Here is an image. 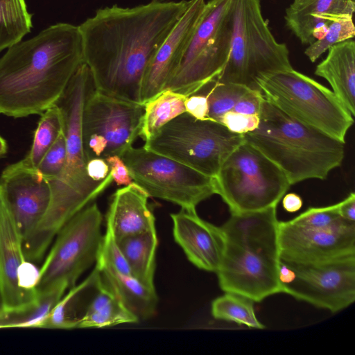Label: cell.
I'll return each mask as SVG.
<instances>
[{
  "instance_id": "cell-1",
  "label": "cell",
  "mask_w": 355,
  "mask_h": 355,
  "mask_svg": "<svg viewBox=\"0 0 355 355\" xmlns=\"http://www.w3.org/2000/svg\"><path fill=\"white\" fill-rule=\"evenodd\" d=\"M191 2L153 0L132 8L113 5L98 9L78 26L84 62L92 72L95 89L141 103L146 70Z\"/></svg>"
},
{
  "instance_id": "cell-2",
  "label": "cell",
  "mask_w": 355,
  "mask_h": 355,
  "mask_svg": "<svg viewBox=\"0 0 355 355\" xmlns=\"http://www.w3.org/2000/svg\"><path fill=\"white\" fill-rule=\"evenodd\" d=\"M84 62L78 26L58 23L8 48L0 58V114H42L55 105Z\"/></svg>"
},
{
  "instance_id": "cell-3",
  "label": "cell",
  "mask_w": 355,
  "mask_h": 355,
  "mask_svg": "<svg viewBox=\"0 0 355 355\" xmlns=\"http://www.w3.org/2000/svg\"><path fill=\"white\" fill-rule=\"evenodd\" d=\"M94 88L92 72L83 62L55 103L63 116L66 162L60 177L49 182L51 198L46 213L33 234L22 243L24 257L28 261H40L60 229L113 181L111 173L105 180L96 182L87 173L82 114L87 97Z\"/></svg>"
},
{
  "instance_id": "cell-4",
  "label": "cell",
  "mask_w": 355,
  "mask_h": 355,
  "mask_svg": "<svg viewBox=\"0 0 355 355\" xmlns=\"http://www.w3.org/2000/svg\"><path fill=\"white\" fill-rule=\"evenodd\" d=\"M276 208L231 214L221 226L225 246L216 274L225 293H238L254 302L282 293Z\"/></svg>"
},
{
  "instance_id": "cell-5",
  "label": "cell",
  "mask_w": 355,
  "mask_h": 355,
  "mask_svg": "<svg viewBox=\"0 0 355 355\" xmlns=\"http://www.w3.org/2000/svg\"><path fill=\"white\" fill-rule=\"evenodd\" d=\"M258 127L243 134L286 175L291 185L309 179L324 180L339 167L345 143L302 123L263 99Z\"/></svg>"
},
{
  "instance_id": "cell-6",
  "label": "cell",
  "mask_w": 355,
  "mask_h": 355,
  "mask_svg": "<svg viewBox=\"0 0 355 355\" xmlns=\"http://www.w3.org/2000/svg\"><path fill=\"white\" fill-rule=\"evenodd\" d=\"M232 16L230 55L217 81L259 89L261 76L293 68L286 45L275 40L263 17L261 0H232Z\"/></svg>"
},
{
  "instance_id": "cell-7",
  "label": "cell",
  "mask_w": 355,
  "mask_h": 355,
  "mask_svg": "<svg viewBox=\"0 0 355 355\" xmlns=\"http://www.w3.org/2000/svg\"><path fill=\"white\" fill-rule=\"evenodd\" d=\"M257 85L286 114L345 143L354 116L329 89L293 68L261 76Z\"/></svg>"
},
{
  "instance_id": "cell-8",
  "label": "cell",
  "mask_w": 355,
  "mask_h": 355,
  "mask_svg": "<svg viewBox=\"0 0 355 355\" xmlns=\"http://www.w3.org/2000/svg\"><path fill=\"white\" fill-rule=\"evenodd\" d=\"M214 180L216 194L231 214L277 207L291 186L275 163L245 141L225 160Z\"/></svg>"
},
{
  "instance_id": "cell-9",
  "label": "cell",
  "mask_w": 355,
  "mask_h": 355,
  "mask_svg": "<svg viewBox=\"0 0 355 355\" xmlns=\"http://www.w3.org/2000/svg\"><path fill=\"white\" fill-rule=\"evenodd\" d=\"M243 141V135L220 123L209 118L197 119L185 112L162 126L144 147L214 178Z\"/></svg>"
},
{
  "instance_id": "cell-10",
  "label": "cell",
  "mask_w": 355,
  "mask_h": 355,
  "mask_svg": "<svg viewBox=\"0 0 355 355\" xmlns=\"http://www.w3.org/2000/svg\"><path fill=\"white\" fill-rule=\"evenodd\" d=\"M232 0H209L165 89L190 96L223 70L230 52Z\"/></svg>"
},
{
  "instance_id": "cell-11",
  "label": "cell",
  "mask_w": 355,
  "mask_h": 355,
  "mask_svg": "<svg viewBox=\"0 0 355 355\" xmlns=\"http://www.w3.org/2000/svg\"><path fill=\"white\" fill-rule=\"evenodd\" d=\"M102 214L90 203L75 214L58 232L40 268L38 293L58 287L71 288L79 277L96 263L103 235Z\"/></svg>"
},
{
  "instance_id": "cell-12",
  "label": "cell",
  "mask_w": 355,
  "mask_h": 355,
  "mask_svg": "<svg viewBox=\"0 0 355 355\" xmlns=\"http://www.w3.org/2000/svg\"><path fill=\"white\" fill-rule=\"evenodd\" d=\"M121 157L133 182L148 196L196 209L199 203L216 194L214 178L144 146H132Z\"/></svg>"
},
{
  "instance_id": "cell-13",
  "label": "cell",
  "mask_w": 355,
  "mask_h": 355,
  "mask_svg": "<svg viewBox=\"0 0 355 355\" xmlns=\"http://www.w3.org/2000/svg\"><path fill=\"white\" fill-rule=\"evenodd\" d=\"M144 104L127 101L95 88L85 102L82 138L87 161L122 155L139 137Z\"/></svg>"
},
{
  "instance_id": "cell-14",
  "label": "cell",
  "mask_w": 355,
  "mask_h": 355,
  "mask_svg": "<svg viewBox=\"0 0 355 355\" xmlns=\"http://www.w3.org/2000/svg\"><path fill=\"white\" fill-rule=\"evenodd\" d=\"M279 279L282 293L338 313L355 301V254L312 263L281 258Z\"/></svg>"
},
{
  "instance_id": "cell-15",
  "label": "cell",
  "mask_w": 355,
  "mask_h": 355,
  "mask_svg": "<svg viewBox=\"0 0 355 355\" xmlns=\"http://www.w3.org/2000/svg\"><path fill=\"white\" fill-rule=\"evenodd\" d=\"M0 196L15 221L22 243L35 232L50 205L49 182L21 160L8 165L0 176Z\"/></svg>"
},
{
  "instance_id": "cell-16",
  "label": "cell",
  "mask_w": 355,
  "mask_h": 355,
  "mask_svg": "<svg viewBox=\"0 0 355 355\" xmlns=\"http://www.w3.org/2000/svg\"><path fill=\"white\" fill-rule=\"evenodd\" d=\"M279 243L281 258L298 263H320L355 254V222L302 229L279 221Z\"/></svg>"
},
{
  "instance_id": "cell-17",
  "label": "cell",
  "mask_w": 355,
  "mask_h": 355,
  "mask_svg": "<svg viewBox=\"0 0 355 355\" xmlns=\"http://www.w3.org/2000/svg\"><path fill=\"white\" fill-rule=\"evenodd\" d=\"M205 3V0H192L189 8L159 48L142 82L141 103L165 89L202 18Z\"/></svg>"
},
{
  "instance_id": "cell-18",
  "label": "cell",
  "mask_w": 355,
  "mask_h": 355,
  "mask_svg": "<svg viewBox=\"0 0 355 355\" xmlns=\"http://www.w3.org/2000/svg\"><path fill=\"white\" fill-rule=\"evenodd\" d=\"M171 217L174 239L187 259L199 269L216 273L225 246L221 227L201 218L196 209L182 208Z\"/></svg>"
},
{
  "instance_id": "cell-19",
  "label": "cell",
  "mask_w": 355,
  "mask_h": 355,
  "mask_svg": "<svg viewBox=\"0 0 355 355\" xmlns=\"http://www.w3.org/2000/svg\"><path fill=\"white\" fill-rule=\"evenodd\" d=\"M25 261L22 239L8 206L0 196V307L21 308L35 302L36 290L25 291L18 286L17 271Z\"/></svg>"
},
{
  "instance_id": "cell-20",
  "label": "cell",
  "mask_w": 355,
  "mask_h": 355,
  "mask_svg": "<svg viewBox=\"0 0 355 355\" xmlns=\"http://www.w3.org/2000/svg\"><path fill=\"white\" fill-rule=\"evenodd\" d=\"M354 0H293L286 9L287 27L302 44L324 37L328 24L337 15H352Z\"/></svg>"
},
{
  "instance_id": "cell-21",
  "label": "cell",
  "mask_w": 355,
  "mask_h": 355,
  "mask_svg": "<svg viewBox=\"0 0 355 355\" xmlns=\"http://www.w3.org/2000/svg\"><path fill=\"white\" fill-rule=\"evenodd\" d=\"M148 195L134 182L112 195L106 215V229L116 241L155 230V217L148 207Z\"/></svg>"
},
{
  "instance_id": "cell-22",
  "label": "cell",
  "mask_w": 355,
  "mask_h": 355,
  "mask_svg": "<svg viewBox=\"0 0 355 355\" xmlns=\"http://www.w3.org/2000/svg\"><path fill=\"white\" fill-rule=\"evenodd\" d=\"M315 74L324 78L345 108L355 115V42L349 39L328 49Z\"/></svg>"
},
{
  "instance_id": "cell-23",
  "label": "cell",
  "mask_w": 355,
  "mask_h": 355,
  "mask_svg": "<svg viewBox=\"0 0 355 355\" xmlns=\"http://www.w3.org/2000/svg\"><path fill=\"white\" fill-rule=\"evenodd\" d=\"M103 284L100 270L95 266L92 272L78 285L59 300L43 322L41 328L72 329L78 325Z\"/></svg>"
},
{
  "instance_id": "cell-24",
  "label": "cell",
  "mask_w": 355,
  "mask_h": 355,
  "mask_svg": "<svg viewBox=\"0 0 355 355\" xmlns=\"http://www.w3.org/2000/svg\"><path fill=\"white\" fill-rule=\"evenodd\" d=\"M99 270L104 282L139 320L148 319L155 315L158 303L155 286L144 284L132 275L105 269Z\"/></svg>"
},
{
  "instance_id": "cell-25",
  "label": "cell",
  "mask_w": 355,
  "mask_h": 355,
  "mask_svg": "<svg viewBox=\"0 0 355 355\" xmlns=\"http://www.w3.org/2000/svg\"><path fill=\"white\" fill-rule=\"evenodd\" d=\"M133 277L144 284L154 286L156 231L130 235L116 241Z\"/></svg>"
},
{
  "instance_id": "cell-26",
  "label": "cell",
  "mask_w": 355,
  "mask_h": 355,
  "mask_svg": "<svg viewBox=\"0 0 355 355\" xmlns=\"http://www.w3.org/2000/svg\"><path fill=\"white\" fill-rule=\"evenodd\" d=\"M139 321L103 279V284L92 300L78 328H103Z\"/></svg>"
},
{
  "instance_id": "cell-27",
  "label": "cell",
  "mask_w": 355,
  "mask_h": 355,
  "mask_svg": "<svg viewBox=\"0 0 355 355\" xmlns=\"http://www.w3.org/2000/svg\"><path fill=\"white\" fill-rule=\"evenodd\" d=\"M187 96L166 89L146 101L139 137L144 141L168 122L186 112Z\"/></svg>"
},
{
  "instance_id": "cell-28",
  "label": "cell",
  "mask_w": 355,
  "mask_h": 355,
  "mask_svg": "<svg viewBox=\"0 0 355 355\" xmlns=\"http://www.w3.org/2000/svg\"><path fill=\"white\" fill-rule=\"evenodd\" d=\"M67 288L58 287L45 293H38L37 300L25 306L0 309V329L12 327H39L51 310L63 296Z\"/></svg>"
},
{
  "instance_id": "cell-29",
  "label": "cell",
  "mask_w": 355,
  "mask_h": 355,
  "mask_svg": "<svg viewBox=\"0 0 355 355\" xmlns=\"http://www.w3.org/2000/svg\"><path fill=\"white\" fill-rule=\"evenodd\" d=\"M31 19L25 0H0V52L30 33Z\"/></svg>"
},
{
  "instance_id": "cell-30",
  "label": "cell",
  "mask_w": 355,
  "mask_h": 355,
  "mask_svg": "<svg viewBox=\"0 0 355 355\" xmlns=\"http://www.w3.org/2000/svg\"><path fill=\"white\" fill-rule=\"evenodd\" d=\"M63 128L64 120L60 109L56 105L49 107L41 114L31 148L21 161L29 167L36 168L63 132Z\"/></svg>"
},
{
  "instance_id": "cell-31",
  "label": "cell",
  "mask_w": 355,
  "mask_h": 355,
  "mask_svg": "<svg viewBox=\"0 0 355 355\" xmlns=\"http://www.w3.org/2000/svg\"><path fill=\"white\" fill-rule=\"evenodd\" d=\"M254 303L244 295L225 293L212 301L211 313L216 320L232 322L256 329H264L265 326L255 314Z\"/></svg>"
},
{
  "instance_id": "cell-32",
  "label": "cell",
  "mask_w": 355,
  "mask_h": 355,
  "mask_svg": "<svg viewBox=\"0 0 355 355\" xmlns=\"http://www.w3.org/2000/svg\"><path fill=\"white\" fill-rule=\"evenodd\" d=\"M248 89L243 85L220 83L214 79L196 93H201L207 96L208 118L218 122L225 113L233 110L236 102Z\"/></svg>"
},
{
  "instance_id": "cell-33",
  "label": "cell",
  "mask_w": 355,
  "mask_h": 355,
  "mask_svg": "<svg viewBox=\"0 0 355 355\" xmlns=\"http://www.w3.org/2000/svg\"><path fill=\"white\" fill-rule=\"evenodd\" d=\"M352 16L340 15L330 21L324 37L309 45L304 51L311 62H315L330 46L354 38L355 27Z\"/></svg>"
},
{
  "instance_id": "cell-34",
  "label": "cell",
  "mask_w": 355,
  "mask_h": 355,
  "mask_svg": "<svg viewBox=\"0 0 355 355\" xmlns=\"http://www.w3.org/2000/svg\"><path fill=\"white\" fill-rule=\"evenodd\" d=\"M345 220H347L343 218L338 213L337 202L325 207H310L287 222L295 227L313 229L333 227Z\"/></svg>"
},
{
  "instance_id": "cell-35",
  "label": "cell",
  "mask_w": 355,
  "mask_h": 355,
  "mask_svg": "<svg viewBox=\"0 0 355 355\" xmlns=\"http://www.w3.org/2000/svg\"><path fill=\"white\" fill-rule=\"evenodd\" d=\"M95 266L99 270L105 269L124 275H132L114 237L107 229L103 236Z\"/></svg>"
},
{
  "instance_id": "cell-36",
  "label": "cell",
  "mask_w": 355,
  "mask_h": 355,
  "mask_svg": "<svg viewBox=\"0 0 355 355\" xmlns=\"http://www.w3.org/2000/svg\"><path fill=\"white\" fill-rule=\"evenodd\" d=\"M66 156V139L63 131L42 157L36 168L49 182L55 180L64 169Z\"/></svg>"
},
{
  "instance_id": "cell-37",
  "label": "cell",
  "mask_w": 355,
  "mask_h": 355,
  "mask_svg": "<svg viewBox=\"0 0 355 355\" xmlns=\"http://www.w3.org/2000/svg\"><path fill=\"white\" fill-rule=\"evenodd\" d=\"M218 122L230 131L243 135L254 130L258 127L259 116L241 114L232 110L225 113Z\"/></svg>"
},
{
  "instance_id": "cell-38",
  "label": "cell",
  "mask_w": 355,
  "mask_h": 355,
  "mask_svg": "<svg viewBox=\"0 0 355 355\" xmlns=\"http://www.w3.org/2000/svg\"><path fill=\"white\" fill-rule=\"evenodd\" d=\"M264 97L259 89H248L239 99L232 111L248 115H259Z\"/></svg>"
},
{
  "instance_id": "cell-39",
  "label": "cell",
  "mask_w": 355,
  "mask_h": 355,
  "mask_svg": "<svg viewBox=\"0 0 355 355\" xmlns=\"http://www.w3.org/2000/svg\"><path fill=\"white\" fill-rule=\"evenodd\" d=\"M40 277L39 269L33 262L25 260L17 271L18 286L25 291L36 290Z\"/></svg>"
},
{
  "instance_id": "cell-40",
  "label": "cell",
  "mask_w": 355,
  "mask_h": 355,
  "mask_svg": "<svg viewBox=\"0 0 355 355\" xmlns=\"http://www.w3.org/2000/svg\"><path fill=\"white\" fill-rule=\"evenodd\" d=\"M186 112L197 119H208V101L207 96L201 93H194L188 96L185 103Z\"/></svg>"
},
{
  "instance_id": "cell-41",
  "label": "cell",
  "mask_w": 355,
  "mask_h": 355,
  "mask_svg": "<svg viewBox=\"0 0 355 355\" xmlns=\"http://www.w3.org/2000/svg\"><path fill=\"white\" fill-rule=\"evenodd\" d=\"M112 176L113 181L119 186H127L133 182L128 167L121 157L111 155L105 158Z\"/></svg>"
},
{
  "instance_id": "cell-42",
  "label": "cell",
  "mask_w": 355,
  "mask_h": 355,
  "mask_svg": "<svg viewBox=\"0 0 355 355\" xmlns=\"http://www.w3.org/2000/svg\"><path fill=\"white\" fill-rule=\"evenodd\" d=\"M88 176L96 182L103 181L110 175V168L105 159L94 158L87 162Z\"/></svg>"
},
{
  "instance_id": "cell-43",
  "label": "cell",
  "mask_w": 355,
  "mask_h": 355,
  "mask_svg": "<svg viewBox=\"0 0 355 355\" xmlns=\"http://www.w3.org/2000/svg\"><path fill=\"white\" fill-rule=\"evenodd\" d=\"M340 216L349 221L355 222V194L350 193L345 199L338 202Z\"/></svg>"
},
{
  "instance_id": "cell-44",
  "label": "cell",
  "mask_w": 355,
  "mask_h": 355,
  "mask_svg": "<svg viewBox=\"0 0 355 355\" xmlns=\"http://www.w3.org/2000/svg\"><path fill=\"white\" fill-rule=\"evenodd\" d=\"M302 199L297 193H289L282 198V206L287 212H296L302 208Z\"/></svg>"
},
{
  "instance_id": "cell-45",
  "label": "cell",
  "mask_w": 355,
  "mask_h": 355,
  "mask_svg": "<svg viewBox=\"0 0 355 355\" xmlns=\"http://www.w3.org/2000/svg\"><path fill=\"white\" fill-rule=\"evenodd\" d=\"M8 152V144L6 141L0 136V159L4 157Z\"/></svg>"
},
{
  "instance_id": "cell-46",
  "label": "cell",
  "mask_w": 355,
  "mask_h": 355,
  "mask_svg": "<svg viewBox=\"0 0 355 355\" xmlns=\"http://www.w3.org/2000/svg\"><path fill=\"white\" fill-rule=\"evenodd\" d=\"M155 1H166V0H155Z\"/></svg>"
},
{
  "instance_id": "cell-47",
  "label": "cell",
  "mask_w": 355,
  "mask_h": 355,
  "mask_svg": "<svg viewBox=\"0 0 355 355\" xmlns=\"http://www.w3.org/2000/svg\"><path fill=\"white\" fill-rule=\"evenodd\" d=\"M0 309H1V307H0Z\"/></svg>"
}]
</instances>
